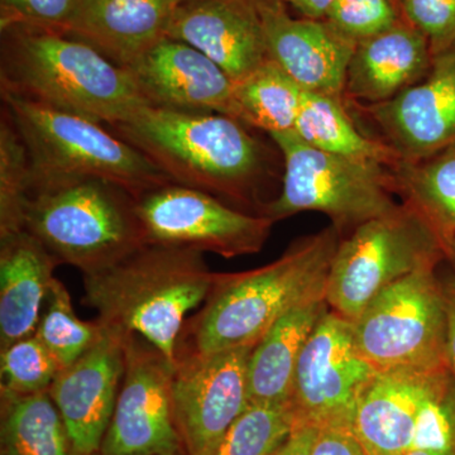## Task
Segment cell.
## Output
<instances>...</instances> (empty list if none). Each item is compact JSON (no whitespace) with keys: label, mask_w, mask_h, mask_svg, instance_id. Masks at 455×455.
<instances>
[{"label":"cell","mask_w":455,"mask_h":455,"mask_svg":"<svg viewBox=\"0 0 455 455\" xmlns=\"http://www.w3.org/2000/svg\"><path fill=\"white\" fill-rule=\"evenodd\" d=\"M340 232L331 224L295 242L280 259L262 267L214 272L202 309L185 322L176 353L254 348L287 311L325 300Z\"/></svg>","instance_id":"cell-1"},{"label":"cell","mask_w":455,"mask_h":455,"mask_svg":"<svg viewBox=\"0 0 455 455\" xmlns=\"http://www.w3.org/2000/svg\"><path fill=\"white\" fill-rule=\"evenodd\" d=\"M2 92L110 127L151 106L130 73L66 33L2 27Z\"/></svg>","instance_id":"cell-2"},{"label":"cell","mask_w":455,"mask_h":455,"mask_svg":"<svg viewBox=\"0 0 455 455\" xmlns=\"http://www.w3.org/2000/svg\"><path fill=\"white\" fill-rule=\"evenodd\" d=\"M114 133L173 184L248 204L267 171V152L244 123L220 113L146 106Z\"/></svg>","instance_id":"cell-3"},{"label":"cell","mask_w":455,"mask_h":455,"mask_svg":"<svg viewBox=\"0 0 455 455\" xmlns=\"http://www.w3.org/2000/svg\"><path fill=\"white\" fill-rule=\"evenodd\" d=\"M212 275L200 251L148 242L109 267L83 275L84 304L104 325L140 335L173 366L187 315L205 301Z\"/></svg>","instance_id":"cell-4"},{"label":"cell","mask_w":455,"mask_h":455,"mask_svg":"<svg viewBox=\"0 0 455 455\" xmlns=\"http://www.w3.org/2000/svg\"><path fill=\"white\" fill-rule=\"evenodd\" d=\"M20 224L59 263L83 275L109 267L148 243L137 197L103 179L35 180Z\"/></svg>","instance_id":"cell-5"},{"label":"cell","mask_w":455,"mask_h":455,"mask_svg":"<svg viewBox=\"0 0 455 455\" xmlns=\"http://www.w3.org/2000/svg\"><path fill=\"white\" fill-rule=\"evenodd\" d=\"M2 99L28 151L32 181L103 179L136 197L172 182L136 147L101 123L8 92H2Z\"/></svg>","instance_id":"cell-6"},{"label":"cell","mask_w":455,"mask_h":455,"mask_svg":"<svg viewBox=\"0 0 455 455\" xmlns=\"http://www.w3.org/2000/svg\"><path fill=\"white\" fill-rule=\"evenodd\" d=\"M445 259L447 250L435 230L401 204L341 239L326 283V304L355 323L383 290L421 269L438 268Z\"/></svg>","instance_id":"cell-7"},{"label":"cell","mask_w":455,"mask_h":455,"mask_svg":"<svg viewBox=\"0 0 455 455\" xmlns=\"http://www.w3.org/2000/svg\"><path fill=\"white\" fill-rule=\"evenodd\" d=\"M269 137L283 154V190L277 199L262 204L259 214L275 223L298 212H319L343 230L401 205L395 200L394 171L328 154L293 131Z\"/></svg>","instance_id":"cell-8"},{"label":"cell","mask_w":455,"mask_h":455,"mask_svg":"<svg viewBox=\"0 0 455 455\" xmlns=\"http://www.w3.org/2000/svg\"><path fill=\"white\" fill-rule=\"evenodd\" d=\"M353 324L355 346L377 372L447 368V309L436 268L383 290Z\"/></svg>","instance_id":"cell-9"},{"label":"cell","mask_w":455,"mask_h":455,"mask_svg":"<svg viewBox=\"0 0 455 455\" xmlns=\"http://www.w3.org/2000/svg\"><path fill=\"white\" fill-rule=\"evenodd\" d=\"M376 374L355 346L352 323L328 307L296 366L291 395L296 425L352 431L359 400Z\"/></svg>","instance_id":"cell-10"},{"label":"cell","mask_w":455,"mask_h":455,"mask_svg":"<svg viewBox=\"0 0 455 455\" xmlns=\"http://www.w3.org/2000/svg\"><path fill=\"white\" fill-rule=\"evenodd\" d=\"M147 242L224 257L259 253L275 221L230 208L217 196L184 185H163L137 197Z\"/></svg>","instance_id":"cell-11"},{"label":"cell","mask_w":455,"mask_h":455,"mask_svg":"<svg viewBox=\"0 0 455 455\" xmlns=\"http://www.w3.org/2000/svg\"><path fill=\"white\" fill-rule=\"evenodd\" d=\"M173 366L160 350L125 333V366L100 455H187L172 400Z\"/></svg>","instance_id":"cell-12"},{"label":"cell","mask_w":455,"mask_h":455,"mask_svg":"<svg viewBox=\"0 0 455 455\" xmlns=\"http://www.w3.org/2000/svg\"><path fill=\"white\" fill-rule=\"evenodd\" d=\"M252 349L176 353L173 410L187 455H212L250 406L248 362Z\"/></svg>","instance_id":"cell-13"},{"label":"cell","mask_w":455,"mask_h":455,"mask_svg":"<svg viewBox=\"0 0 455 455\" xmlns=\"http://www.w3.org/2000/svg\"><path fill=\"white\" fill-rule=\"evenodd\" d=\"M124 366L125 333L104 325L100 337L82 357L57 373L49 395L64 421L75 455L100 451Z\"/></svg>","instance_id":"cell-14"},{"label":"cell","mask_w":455,"mask_h":455,"mask_svg":"<svg viewBox=\"0 0 455 455\" xmlns=\"http://www.w3.org/2000/svg\"><path fill=\"white\" fill-rule=\"evenodd\" d=\"M401 163H418L455 145V46L436 53L421 82L383 103L357 104Z\"/></svg>","instance_id":"cell-15"},{"label":"cell","mask_w":455,"mask_h":455,"mask_svg":"<svg viewBox=\"0 0 455 455\" xmlns=\"http://www.w3.org/2000/svg\"><path fill=\"white\" fill-rule=\"evenodd\" d=\"M151 106L238 119L235 83L199 50L164 37L125 66Z\"/></svg>","instance_id":"cell-16"},{"label":"cell","mask_w":455,"mask_h":455,"mask_svg":"<svg viewBox=\"0 0 455 455\" xmlns=\"http://www.w3.org/2000/svg\"><path fill=\"white\" fill-rule=\"evenodd\" d=\"M268 57L302 89L344 100L347 70L357 42L325 20H295L283 0L259 5Z\"/></svg>","instance_id":"cell-17"},{"label":"cell","mask_w":455,"mask_h":455,"mask_svg":"<svg viewBox=\"0 0 455 455\" xmlns=\"http://www.w3.org/2000/svg\"><path fill=\"white\" fill-rule=\"evenodd\" d=\"M166 37L199 50L235 83L269 59L262 17L252 0H182Z\"/></svg>","instance_id":"cell-18"},{"label":"cell","mask_w":455,"mask_h":455,"mask_svg":"<svg viewBox=\"0 0 455 455\" xmlns=\"http://www.w3.org/2000/svg\"><path fill=\"white\" fill-rule=\"evenodd\" d=\"M447 368L377 372L352 424L353 435L367 455H403L412 448L421 409Z\"/></svg>","instance_id":"cell-19"},{"label":"cell","mask_w":455,"mask_h":455,"mask_svg":"<svg viewBox=\"0 0 455 455\" xmlns=\"http://www.w3.org/2000/svg\"><path fill=\"white\" fill-rule=\"evenodd\" d=\"M429 41L401 18L387 31L359 41L347 70L344 100L383 103L421 82L433 65Z\"/></svg>","instance_id":"cell-20"},{"label":"cell","mask_w":455,"mask_h":455,"mask_svg":"<svg viewBox=\"0 0 455 455\" xmlns=\"http://www.w3.org/2000/svg\"><path fill=\"white\" fill-rule=\"evenodd\" d=\"M182 0H77L66 35L90 44L125 68L166 37Z\"/></svg>","instance_id":"cell-21"},{"label":"cell","mask_w":455,"mask_h":455,"mask_svg":"<svg viewBox=\"0 0 455 455\" xmlns=\"http://www.w3.org/2000/svg\"><path fill=\"white\" fill-rule=\"evenodd\" d=\"M59 265L26 229L0 235V349L35 334Z\"/></svg>","instance_id":"cell-22"},{"label":"cell","mask_w":455,"mask_h":455,"mask_svg":"<svg viewBox=\"0 0 455 455\" xmlns=\"http://www.w3.org/2000/svg\"><path fill=\"white\" fill-rule=\"evenodd\" d=\"M326 300L305 302L283 314L251 353L248 392L251 403H291L296 366Z\"/></svg>","instance_id":"cell-23"},{"label":"cell","mask_w":455,"mask_h":455,"mask_svg":"<svg viewBox=\"0 0 455 455\" xmlns=\"http://www.w3.org/2000/svg\"><path fill=\"white\" fill-rule=\"evenodd\" d=\"M293 132L307 145L358 163L392 171L401 163L386 143L355 127L341 99L304 90Z\"/></svg>","instance_id":"cell-24"},{"label":"cell","mask_w":455,"mask_h":455,"mask_svg":"<svg viewBox=\"0 0 455 455\" xmlns=\"http://www.w3.org/2000/svg\"><path fill=\"white\" fill-rule=\"evenodd\" d=\"M394 176L397 194L435 230L448 259L455 235V145L418 163L398 164Z\"/></svg>","instance_id":"cell-25"},{"label":"cell","mask_w":455,"mask_h":455,"mask_svg":"<svg viewBox=\"0 0 455 455\" xmlns=\"http://www.w3.org/2000/svg\"><path fill=\"white\" fill-rule=\"evenodd\" d=\"M304 89L268 59L235 83L239 121L268 134L295 131Z\"/></svg>","instance_id":"cell-26"},{"label":"cell","mask_w":455,"mask_h":455,"mask_svg":"<svg viewBox=\"0 0 455 455\" xmlns=\"http://www.w3.org/2000/svg\"><path fill=\"white\" fill-rule=\"evenodd\" d=\"M2 455H75L49 392L2 400Z\"/></svg>","instance_id":"cell-27"},{"label":"cell","mask_w":455,"mask_h":455,"mask_svg":"<svg viewBox=\"0 0 455 455\" xmlns=\"http://www.w3.org/2000/svg\"><path fill=\"white\" fill-rule=\"evenodd\" d=\"M104 325L99 320L84 322L76 315L70 293L55 277L42 307L35 334L50 350L61 368L82 357L100 337Z\"/></svg>","instance_id":"cell-28"},{"label":"cell","mask_w":455,"mask_h":455,"mask_svg":"<svg viewBox=\"0 0 455 455\" xmlns=\"http://www.w3.org/2000/svg\"><path fill=\"white\" fill-rule=\"evenodd\" d=\"M295 427L291 403H251L212 455H272Z\"/></svg>","instance_id":"cell-29"},{"label":"cell","mask_w":455,"mask_h":455,"mask_svg":"<svg viewBox=\"0 0 455 455\" xmlns=\"http://www.w3.org/2000/svg\"><path fill=\"white\" fill-rule=\"evenodd\" d=\"M0 355L2 400L49 392L61 370L36 334L13 341L0 349Z\"/></svg>","instance_id":"cell-30"},{"label":"cell","mask_w":455,"mask_h":455,"mask_svg":"<svg viewBox=\"0 0 455 455\" xmlns=\"http://www.w3.org/2000/svg\"><path fill=\"white\" fill-rule=\"evenodd\" d=\"M32 185L25 142L8 114L0 122V235L22 229V208Z\"/></svg>","instance_id":"cell-31"},{"label":"cell","mask_w":455,"mask_h":455,"mask_svg":"<svg viewBox=\"0 0 455 455\" xmlns=\"http://www.w3.org/2000/svg\"><path fill=\"white\" fill-rule=\"evenodd\" d=\"M411 449L455 455V376L449 368L421 409Z\"/></svg>","instance_id":"cell-32"},{"label":"cell","mask_w":455,"mask_h":455,"mask_svg":"<svg viewBox=\"0 0 455 455\" xmlns=\"http://www.w3.org/2000/svg\"><path fill=\"white\" fill-rule=\"evenodd\" d=\"M401 20L395 0H335L326 22L358 42L387 31Z\"/></svg>","instance_id":"cell-33"},{"label":"cell","mask_w":455,"mask_h":455,"mask_svg":"<svg viewBox=\"0 0 455 455\" xmlns=\"http://www.w3.org/2000/svg\"><path fill=\"white\" fill-rule=\"evenodd\" d=\"M398 9L429 41L433 56L455 46V0H398Z\"/></svg>","instance_id":"cell-34"},{"label":"cell","mask_w":455,"mask_h":455,"mask_svg":"<svg viewBox=\"0 0 455 455\" xmlns=\"http://www.w3.org/2000/svg\"><path fill=\"white\" fill-rule=\"evenodd\" d=\"M77 0H0V28L12 25L68 33Z\"/></svg>","instance_id":"cell-35"},{"label":"cell","mask_w":455,"mask_h":455,"mask_svg":"<svg viewBox=\"0 0 455 455\" xmlns=\"http://www.w3.org/2000/svg\"><path fill=\"white\" fill-rule=\"evenodd\" d=\"M313 455H367L352 431L319 429Z\"/></svg>","instance_id":"cell-36"},{"label":"cell","mask_w":455,"mask_h":455,"mask_svg":"<svg viewBox=\"0 0 455 455\" xmlns=\"http://www.w3.org/2000/svg\"><path fill=\"white\" fill-rule=\"evenodd\" d=\"M444 292L445 309H447V343L445 358L447 366L455 376V272L440 277Z\"/></svg>","instance_id":"cell-37"},{"label":"cell","mask_w":455,"mask_h":455,"mask_svg":"<svg viewBox=\"0 0 455 455\" xmlns=\"http://www.w3.org/2000/svg\"><path fill=\"white\" fill-rule=\"evenodd\" d=\"M317 433V427L296 425L286 442L272 455H313Z\"/></svg>","instance_id":"cell-38"},{"label":"cell","mask_w":455,"mask_h":455,"mask_svg":"<svg viewBox=\"0 0 455 455\" xmlns=\"http://www.w3.org/2000/svg\"><path fill=\"white\" fill-rule=\"evenodd\" d=\"M284 4H290L300 12L307 20H325L335 0H283Z\"/></svg>","instance_id":"cell-39"},{"label":"cell","mask_w":455,"mask_h":455,"mask_svg":"<svg viewBox=\"0 0 455 455\" xmlns=\"http://www.w3.org/2000/svg\"><path fill=\"white\" fill-rule=\"evenodd\" d=\"M403 455H448L443 453H436V451H424V449H410L407 453Z\"/></svg>","instance_id":"cell-40"},{"label":"cell","mask_w":455,"mask_h":455,"mask_svg":"<svg viewBox=\"0 0 455 455\" xmlns=\"http://www.w3.org/2000/svg\"><path fill=\"white\" fill-rule=\"evenodd\" d=\"M448 260L451 263H453L455 267V235L453 239H451V244H449L448 248Z\"/></svg>","instance_id":"cell-41"},{"label":"cell","mask_w":455,"mask_h":455,"mask_svg":"<svg viewBox=\"0 0 455 455\" xmlns=\"http://www.w3.org/2000/svg\"><path fill=\"white\" fill-rule=\"evenodd\" d=\"M253 3H256L257 5H262L263 3L268 2V0H252Z\"/></svg>","instance_id":"cell-42"},{"label":"cell","mask_w":455,"mask_h":455,"mask_svg":"<svg viewBox=\"0 0 455 455\" xmlns=\"http://www.w3.org/2000/svg\"><path fill=\"white\" fill-rule=\"evenodd\" d=\"M395 2H396V3H397V5H398V0H395Z\"/></svg>","instance_id":"cell-43"},{"label":"cell","mask_w":455,"mask_h":455,"mask_svg":"<svg viewBox=\"0 0 455 455\" xmlns=\"http://www.w3.org/2000/svg\"><path fill=\"white\" fill-rule=\"evenodd\" d=\"M97 455H100V454L98 453Z\"/></svg>","instance_id":"cell-44"}]
</instances>
